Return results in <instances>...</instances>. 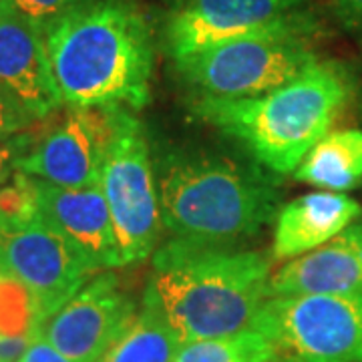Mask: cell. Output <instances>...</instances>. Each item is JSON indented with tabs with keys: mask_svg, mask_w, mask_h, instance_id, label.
Listing matches in <instances>:
<instances>
[{
	"mask_svg": "<svg viewBox=\"0 0 362 362\" xmlns=\"http://www.w3.org/2000/svg\"><path fill=\"white\" fill-rule=\"evenodd\" d=\"M45 37L66 107L137 111L149 103L156 40L133 0H93L52 23Z\"/></svg>",
	"mask_w": 362,
	"mask_h": 362,
	"instance_id": "6da1fadb",
	"label": "cell"
},
{
	"mask_svg": "<svg viewBox=\"0 0 362 362\" xmlns=\"http://www.w3.org/2000/svg\"><path fill=\"white\" fill-rule=\"evenodd\" d=\"M272 262L256 250L169 240L153 252L143 300L153 304L181 344L252 328L272 296Z\"/></svg>",
	"mask_w": 362,
	"mask_h": 362,
	"instance_id": "7a4b0ae2",
	"label": "cell"
},
{
	"mask_svg": "<svg viewBox=\"0 0 362 362\" xmlns=\"http://www.w3.org/2000/svg\"><path fill=\"white\" fill-rule=\"evenodd\" d=\"M352 97V77L338 63L316 61L278 89L250 99L197 97L189 111L240 143L262 168L294 173L330 133Z\"/></svg>",
	"mask_w": 362,
	"mask_h": 362,
	"instance_id": "3957f363",
	"label": "cell"
},
{
	"mask_svg": "<svg viewBox=\"0 0 362 362\" xmlns=\"http://www.w3.org/2000/svg\"><path fill=\"white\" fill-rule=\"evenodd\" d=\"M156 173L161 220L173 240L238 246L276 220L274 185L228 157L171 153Z\"/></svg>",
	"mask_w": 362,
	"mask_h": 362,
	"instance_id": "277c9868",
	"label": "cell"
},
{
	"mask_svg": "<svg viewBox=\"0 0 362 362\" xmlns=\"http://www.w3.org/2000/svg\"><path fill=\"white\" fill-rule=\"evenodd\" d=\"M252 328L276 362H362V294L270 296Z\"/></svg>",
	"mask_w": 362,
	"mask_h": 362,
	"instance_id": "5b68a950",
	"label": "cell"
},
{
	"mask_svg": "<svg viewBox=\"0 0 362 362\" xmlns=\"http://www.w3.org/2000/svg\"><path fill=\"white\" fill-rule=\"evenodd\" d=\"M99 185L113 220L121 264L133 266L153 256L163 228L157 173L143 123L127 109L117 117Z\"/></svg>",
	"mask_w": 362,
	"mask_h": 362,
	"instance_id": "8992f818",
	"label": "cell"
},
{
	"mask_svg": "<svg viewBox=\"0 0 362 362\" xmlns=\"http://www.w3.org/2000/svg\"><path fill=\"white\" fill-rule=\"evenodd\" d=\"M316 61L308 37L264 35L183 57L175 69L202 97L250 99L282 87Z\"/></svg>",
	"mask_w": 362,
	"mask_h": 362,
	"instance_id": "52a82bcc",
	"label": "cell"
},
{
	"mask_svg": "<svg viewBox=\"0 0 362 362\" xmlns=\"http://www.w3.org/2000/svg\"><path fill=\"white\" fill-rule=\"evenodd\" d=\"M308 0H177L165 16L161 42L175 63L209 47L264 35L310 37Z\"/></svg>",
	"mask_w": 362,
	"mask_h": 362,
	"instance_id": "ba28073f",
	"label": "cell"
},
{
	"mask_svg": "<svg viewBox=\"0 0 362 362\" xmlns=\"http://www.w3.org/2000/svg\"><path fill=\"white\" fill-rule=\"evenodd\" d=\"M99 272L40 218L0 228V276L26 288L35 330Z\"/></svg>",
	"mask_w": 362,
	"mask_h": 362,
	"instance_id": "9c48e42d",
	"label": "cell"
},
{
	"mask_svg": "<svg viewBox=\"0 0 362 362\" xmlns=\"http://www.w3.org/2000/svg\"><path fill=\"white\" fill-rule=\"evenodd\" d=\"M113 107H66L63 115L30 145L18 171L59 187L99 185L105 157L113 143L117 117Z\"/></svg>",
	"mask_w": 362,
	"mask_h": 362,
	"instance_id": "30bf717a",
	"label": "cell"
},
{
	"mask_svg": "<svg viewBox=\"0 0 362 362\" xmlns=\"http://www.w3.org/2000/svg\"><path fill=\"white\" fill-rule=\"evenodd\" d=\"M137 314L113 270L99 272L35 330L77 362H99Z\"/></svg>",
	"mask_w": 362,
	"mask_h": 362,
	"instance_id": "8fae6325",
	"label": "cell"
},
{
	"mask_svg": "<svg viewBox=\"0 0 362 362\" xmlns=\"http://www.w3.org/2000/svg\"><path fill=\"white\" fill-rule=\"evenodd\" d=\"M0 90L37 121L65 107L45 30L6 0H0Z\"/></svg>",
	"mask_w": 362,
	"mask_h": 362,
	"instance_id": "7c38bea8",
	"label": "cell"
},
{
	"mask_svg": "<svg viewBox=\"0 0 362 362\" xmlns=\"http://www.w3.org/2000/svg\"><path fill=\"white\" fill-rule=\"evenodd\" d=\"M39 218L59 232L97 272L123 268L101 185L59 187L35 180Z\"/></svg>",
	"mask_w": 362,
	"mask_h": 362,
	"instance_id": "4fadbf2b",
	"label": "cell"
},
{
	"mask_svg": "<svg viewBox=\"0 0 362 362\" xmlns=\"http://www.w3.org/2000/svg\"><path fill=\"white\" fill-rule=\"evenodd\" d=\"M270 294H362V218L330 242L280 266L272 274Z\"/></svg>",
	"mask_w": 362,
	"mask_h": 362,
	"instance_id": "5bb4252c",
	"label": "cell"
},
{
	"mask_svg": "<svg viewBox=\"0 0 362 362\" xmlns=\"http://www.w3.org/2000/svg\"><path fill=\"white\" fill-rule=\"evenodd\" d=\"M362 218L356 199L337 192H312L288 202L276 214L274 259H294L330 242Z\"/></svg>",
	"mask_w": 362,
	"mask_h": 362,
	"instance_id": "9a60e30c",
	"label": "cell"
},
{
	"mask_svg": "<svg viewBox=\"0 0 362 362\" xmlns=\"http://www.w3.org/2000/svg\"><path fill=\"white\" fill-rule=\"evenodd\" d=\"M302 183L324 192H350L362 183V129L330 131L294 171Z\"/></svg>",
	"mask_w": 362,
	"mask_h": 362,
	"instance_id": "2e32d148",
	"label": "cell"
},
{
	"mask_svg": "<svg viewBox=\"0 0 362 362\" xmlns=\"http://www.w3.org/2000/svg\"><path fill=\"white\" fill-rule=\"evenodd\" d=\"M181 342L161 312L143 300V308L99 362H173Z\"/></svg>",
	"mask_w": 362,
	"mask_h": 362,
	"instance_id": "e0dca14e",
	"label": "cell"
},
{
	"mask_svg": "<svg viewBox=\"0 0 362 362\" xmlns=\"http://www.w3.org/2000/svg\"><path fill=\"white\" fill-rule=\"evenodd\" d=\"M173 362H276V352L268 338L247 328L230 337L185 342Z\"/></svg>",
	"mask_w": 362,
	"mask_h": 362,
	"instance_id": "ac0fdd59",
	"label": "cell"
},
{
	"mask_svg": "<svg viewBox=\"0 0 362 362\" xmlns=\"http://www.w3.org/2000/svg\"><path fill=\"white\" fill-rule=\"evenodd\" d=\"M35 332V306L26 288L0 276V337Z\"/></svg>",
	"mask_w": 362,
	"mask_h": 362,
	"instance_id": "d6986e66",
	"label": "cell"
},
{
	"mask_svg": "<svg viewBox=\"0 0 362 362\" xmlns=\"http://www.w3.org/2000/svg\"><path fill=\"white\" fill-rule=\"evenodd\" d=\"M6 2H11L18 13L37 23L42 30H47L59 18L89 4L93 0H6Z\"/></svg>",
	"mask_w": 362,
	"mask_h": 362,
	"instance_id": "ffe728a7",
	"label": "cell"
},
{
	"mask_svg": "<svg viewBox=\"0 0 362 362\" xmlns=\"http://www.w3.org/2000/svg\"><path fill=\"white\" fill-rule=\"evenodd\" d=\"M30 145V133H18L13 137L0 139V189L13 180L18 171V161Z\"/></svg>",
	"mask_w": 362,
	"mask_h": 362,
	"instance_id": "44dd1931",
	"label": "cell"
},
{
	"mask_svg": "<svg viewBox=\"0 0 362 362\" xmlns=\"http://www.w3.org/2000/svg\"><path fill=\"white\" fill-rule=\"evenodd\" d=\"M35 121L37 119L28 115L4 90H0V139L25 133Z\"/></svg>",
	"mask_w": 362,
	"mask_h": 362,
	"instance_id": "7402d4cb",
	"label": "cell"
},
{
	"mask_svg": "<svg viewBox=\"0 0 362 362\" xmlns=\"http://www.w3.org/2000/svg\"><path fill=\"white\" fill-rule=\"evenodd\" d=\"M35 337H37V332L0 337V362H21Z\"/></svg>",
	"mask_w": 362,
	"mask_h": 362,
	"instance_id": "603a6c76",
	"label": "cell"
},
{
	"mask_svg": "<svg viewBox=\"0 0 362 362\" xmlns=\"http://www.w3.org/2000/svg\"><path fill=\"white\" fill-rule=\"evenodd\" d=\"M21 362H77L73 358L65 356L63 352L52 346L51 342H47L42 337H35V340L30 342V346L25 352V356L21 358Z\"/></svg>",
	"mask_w": 362,
	"mask_h": 362,
	"instance_id": "cb8c5ba5",
	"label": "cell"
},
{
	"mask_svg": "<svg viewBox=\"0 0 362 362\" xmlns=\"http://www.w3.org/2000/svg\"><path fill=\"white\" fill-rule=\"evenodd\" d=\"M337 11L344 25L362 33V0H337Z\"/></svg>",
	"mask_w": 362,
	"mask_h": 362,
	"instance_id": "d4e9b609",
	"label": "cell"
}]
</instances>
